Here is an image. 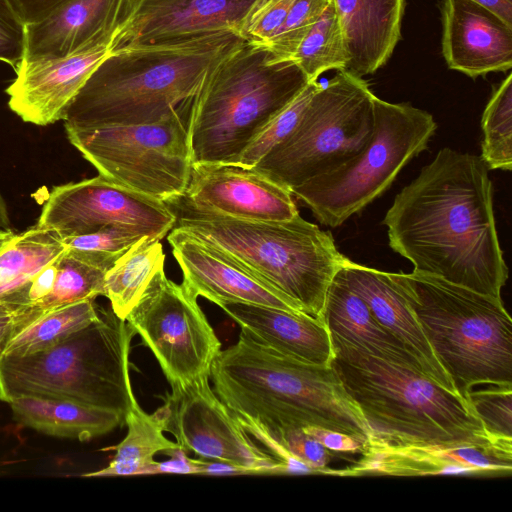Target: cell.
I'll list each match as a JSON object with an SVG mask.
<instances>
[{"label": "cell", "mask_w": 512, "mask_h": 512, "mask_svg": "<svg viewBox=\"0 0 512 512\" xmlns=\"http://www.w3.org/2000/svg\"><path fill=\"white\" fill-rule=\"evenodd\" d=\"M332 0H293L286 19L275 36L263 47L274 61L290 60L299 44Z\"/></svg>", "instance_id": "cell-35"}, {"label": "cell", "mask_w": 512, "mask_h": 512, "mask_svg": "<svg viewBox=\"0 0 512 512\" xmlns=\"http://www.w3.org/2000/svg\"><path fill=\"white\" fill-rule=\"evenodd\" d=\"M496 14L512 27V0H471Z\"/></svg>", "instance_id": "cell-47"}, {"label": "cell", "mask_w": 512, "mask_h": 512, "mask_svg": "<svg viewBox=\"0 0 512 512\" xmlns=\"http://www.w3.org/2000/svg\"><path fill=\"white\" fill-rule=\"evenodd\" d=\"M167 240L182 270V283L197 298L202 296L214 304L244 302L302 312L285 295L194 234L173 227Z\"/></svg>", "instance_id": "cell-19"}, {"label": "cell", "mask_w": 512, "mask_h": 512, "mask_svg": "<svg viewBox=\"0 0 512 512\" xmlns=\"http://www.w3.org/2000/svg\"><path fill=\"white\" fill-rule=\"evenodd\" d=\"M146 237L149 236L136 230L119 226H107L90 233L63 240L69 248L122 255L130 247Z\"/></svg>", "instance_id": "cell-38"}, {"label": "cell", "mask_w": 512, "mask_h": 512, "mask_svg": "<svg viewBox=\"0 0 512 512\" xmlns=\"http://www.w3.org/2000/svg\"><path fill=\"white\" fill-rule=\"evenodd\" d=\"M201 475H255L246 467L222 461L197 459Z\"/></svg>", "instance_id": "cell-46"}, {"label": "cell", "mask_w": 512, "mask_h": 512, "mask_svg": "<svg viewBox=\"0 0 512 512\" xmlns=\"http://www.w3.org/2000/svg\"><path fill=\"white\" fill-rule=\"evenodd\" d=\"M309 83L293 60L274 61L265 47L245 42L213 66L184 102L192 164L236 165L252 139Z\"/></svg>", "instance_id": "cell-6"}, {"label": "cell", "mask_w": 512, "mask_h": 512, "mask_svg": "<svg viewBox=\"0 0 512 512\" xmlns=\"http://www.w3.org/2000/svg\"><path fill=\"white\" fill-rule=\"evenodd\" d=\"M185 452L181 447L165 452L164 454L170 456V458L163 462L157 461L149 474H199L197 459L188 457Z\"/></svg>", "instance_id": "cell-44"}, {"label": "cell", "mask_w": 512, "mask_h": 512, "mask_svg": "<svg viewBox=\"0 0 512 512\" xmlns=\"http://www.w3.org/2000/svg\"><path fill=\"white\" fill-rule=\"evenodd\" d=\"M434 117L410 103L374 97V129L364 149L339 168L293 188L323 225L338 227L380 197L427 145Z\"/></svg>", "instance_id": "cell-9"}, {"label": "cell", "mask_w": 512, "mask_h": 512, "mask_svg": "<svg viewBox=\"0 0 512 512\" xmlns=\"http://www.w3.org/2000/svg\"><path fill=\"white\" fill-rule=\"evenodd\" d=\"M214 391L232 414L274 429L313 426L363 442L374 431L330 365L306 363L240 332L210 371Z\"/></svg>", "instance_id": "cell-3"}, {"label": "cell", "mask_w": 512, "mask_h": 512, "mask_svg": "<svg viewBox=\"0 0 512 512\" xmlns=\"http://www.w3.org/2000/svg\"><path fill=\"white\" fill-rule=\"evenodd\" d=\"M481 158L489 170L512 167V74L493 91L481 119Z\"/></svg>", "instance_id": "cell-33"}, {"label": "cell", "mask_w": 512, "mask_h": 512, "mask_svg": "<svg viewBox=\"0 0 512 512\" xmlns=\"http://www.w3.org/2000/svg\"><path fill=\"white\" fill-rule=\"evenodd\" d=\"M343 32L345 71L373 74L391 57L401 37L405 0H332Z\"/></svg>", "instance_id": "cell-24"}, {"label": "cell", "mask_w": 512, "mask_h": 512, "mask_svg": "<svg viewBox=\"0 0 512 512\" xmlns=\"http://www.w3.org/2000/svg\"><path fill=\"white\" fill-rule=\"evenodd\" d=\"M65 249L57 232L38 225L15 234L0 251V301L30 305L32 280Z\"/></svg>", "instance_id": "cell-27"}, {"label": "cell", "mask_w": 512, "mask_h": 512, "mask_svg": "<svg viewBox=\"0 0 512 512\" xmlns=\"http://www.w3.org/2000/svg\"><path fill=\"white\" fill-rule=\"evenodd\" d=\"M175 221L176 216L166 202L99 174L54 187L37 225L57 232L63 239L119 226L161 240L174 227Z\"/></svg>", "instance_id": "cell-14"}, {"label": "cell", "mask_w": 512, "mask_h": 512, "mask_svg": "<svg viewBox=\"0 0 512 512\" xmlns=\"http://www.w3.org/2000/svg\"><path fill=\"white\" fill-rule=\"evenodd\" d=\"M293 60L309 82L327 70H344L348 55L333 1L299 44Z\"/></svg>", "instance_id": "cell-32"}, {"label": "cell", "mask_w": 512, "mask_h": 512, "mask_svg": "<svg viewBox=\"0 0 512 512\" xmlns=\"http://www.w3.org/2000/svg\"><path fill=\"white\" fill-rule=\"evenodd\" d=\"M255 421L292 457L309 466L315 473L328 474L327 464L337 456L344 454L325 448L302 429H274Z\"/></svg>", "instance_id": "cell-37"}, {"label": "cell", "mask_w": 512, "mask_h": 512, "mask_svg": "<svg viewBox=\"0 0 512 512\" xmlns=\"http://www.w3.org/2000/svg\"><path fill=\"white\" fill-rule=\"evenodd\" d=\"M442 52L450 69L476 78L512 66V27L471 0H443Z\"/></svg>", "instance_id": "cell-20"}, {"label": "cell", "mask_w": 512, "mask_h": 512, "mask_svg": "<svg viewBox=\"0 0 512 512\" xmlns=\"http://www.w3.org/2000/svg\"><path fill=\"white\" fill-rule=\"evenodd\" d=\"M321 320L332 340L424 372L406 346L375 319L366 303L336 275L327 289Z\"/></svg>", "instance_id": "cell-25"}, {"label": "cell", "mask_w": 512, "mask_h": 512, "mask_svg": "<svg viewBox=\"0 0 512 512\" xmlns=\"http://www.w3.org/2000/svg\"><path fill=\"white\" fill-rule=\"evenodd\" d=\"M43 312L32 305L0 301V356L8 340Z\"/></svg>", "instance_id": "cell-41"}, {"label": "cell", "mask_w": 512, "mask_h": 512, "mask_svg": "<svg viewBox=\"0 0 512 512\" xmlns=\"http://www.w3.org/2000/svg\"><path fill=\"white\" fill-rule=\"evenodd\" d=\"M128 431L117 445L104 450H114L110 463L82 477H107L149 474L156 464L154 456L180 447L164 435L161 421L155 413H146L137 403L125 418Z\"/></svg>", "instance_id": "cell-29"}, {"label": "cell", "mask_w": 512, "mask_h": 512, "mask_svg": "<svg viewBox=\"0 0 512 512\" xmlns=\"http://www.w3.org/2000/svg\"><path fill=\"white\" fill-rule=\"evenodd\" d=\"M330 366L374 433L386 439L430 445H492L468 401L424 372L332 340Z\"/></svg>", "instance_id": "cell-4"}, {"label": "cell", "mask_w": 512, "mask_h": 512, "mask_svg": "<svg viewBox=\"0 0 512 512\" xmlns=\"http://www.w3.org/2000/svg\"><path fill=\"white\" fill-rule=\"evenodd\" d=\"M361 459L340 476L477 474L505 476L512 471V442L492 445H430L396 442L374 433L361 450Z\"/></svg>", "instance_id": "cell-16"}, {"label": "cell", "mask_w": 512, "mask_h": 512, "mask_svg": "<svg viewBox=\"0 0 512 512\" xmlns=\"http://www.w3.org/2000/svg\"><path fill=\"white\" fill-rule=\"evenodd\" d=\"M135 331L100 308L98 317L57 344L24 356H0V400L25 395L69 399L114 411L125 421L138 403L129 374Z\"/></svg>", "instance_id": "cell-8"}, {"label": "cell", "mask_w": 512, "mask_h": 512, "mask_svg": "<svg viewBox=\"0 0 512 512\" xmlns=\"http://www.w3.org/2000/svg\"><path fill=\"white\" fill-rule=\"evenodd\" d=\"M26 50V24L10 0H0V61L14 70L21 64Z\"/></svg>", "instance_id": "cell-39"}, {"label": "cell", "mask_w": 512, "mask_h": 512, "mask_svg": "<svg viewBox=\"0 0 512 512\" xmlns=\"http://www.w3.org/2000/svg\"><path fill=\"white\" fill-rule=\"evenodd\" d=\"M70 143L100 175L154 199L184 196L192 169L182 109L149 124L66 129Z\"/></svg>", "instance_id": "cell-11"}, {"label": "cell", "mask_w": 512, "mask_h": 512, "mask_svg": "<svg viewBox=\"0 0 512 512\" xmlns=\"http://www.w3.org/2000/svg\"><path fill=\"white\" fill-rule=\"evenodd\" d=\"M216 305L258 343L306 363L330 365L333 347L322 320L303 312L244 302Z\"/></svg>", "instance_id": "cell-23"}, {"label": "cell", "mask_w": 512, "mask_h": 512, "mask_svg": "<svg viewBox=\"0 0 512 512\" xmlns=\"http://www.w3.org/2000/svg\"><path fill=\"white\" fill-rule=\"evenodd\" d=\"M465 399L492 438L512 440V386L486 385Z\"/></svg>", "instance_id": "cell-36"}, {"label": "cell", "mask_w": 512, "mask_h": 512, "mask_svg": "<svg viewBox=\"0 0 512 512\" xmlns=\"http://www.w3.org/2000/svg\"><path fill=\"white\" fill-rule=\"evenodd\" d=\"M210 375L171 387L154 413L164 432L185 451L228 462L259 474H285L276 459L259 447L211 388Z\"/></svg>", "instance_id": "cell-13"}, {"label": "cell", "mask_w": 512, "mask_h": 512, "mask_svg": "<svg viewBox=\"0 0 512 512\" xmlns=\"http://www.w3.org/2000/svg\"><path fill=\"white\" fill-rule=\"evenodd\" d=\"M130 0H68L46 18L26 25L22 61L55 59L113 39Z\"/></svg>", "instance_id": "cell-21"}, {"label": "cell", "mask_w": 512, "mask_h": 512, "mask_svg": "<svg viewBox=\"0 0 512 512\" xmlns=\"http://www.w3.org/2000/svg\"><path fill=\"white\" fill-rule=\"evenodd\" d=\"M99 311L94 300L46 310L8 340L1 356H24L45 350L93 322Z\"/></svg>", "instance_id": "cell-31"}, {"label": "cell", "mask_w": 512, "mask_h": 512, "mask_svg": "<svg viewBox=\"0 0 512 512\" xmlns=\"http://www.w3.org/2000/svg\"><path fill=\"white\" fill-rule=\"evenodd\" d=\"M265 0H130L112 39L122 48L186 42L217 33L242 36L252 14Z\"/></svg>", "instance_id": "cell-15"}, {"label": "cell", "mask_w": 512, "mask_h": 512, "mask_svg": "<svg viewBox=\"0 0 512 512\" xmlns=\"http://www.w3.org/2000/svg\"><path fill=\"white\" fill-rule=\"evenodd\" d=\"M293 0H265L252 14L242 33L253 45L264 46L283 25Z\"/></svg>", "instance_id": "cell-40"}, {"label": "cell", "mask_w": 512, "mask_h": 512, "mask_svg": "<svg viewBox=\"0 0 512 512\" xmlns=\"http://www.w3.org/2000/svg\"><path fill=\"white\" fill-rule=\"evenodd\" d=\"M14 235V232L0 234V251L9 243Z\"/></svg>", "instance_id": "cell-49"}, {"label": "cell", "mask_w": 512, "mask_h": 512, "mask_svg": "<svg viewBox=\"0 0 512 512\" xmlns=\"http://www.w3.org/2000/svg\"><path fill=\"white\" fill-rule=\"evenodd\" d=\"M374 97L362 77L338 71L313 94L294 130L252 169L291 192L339 168L372 136Z\"/></svg>", "instance_id": "cell-10"}, {"label": "cell", "mask_w": 512, "mask_h": 512, "mask_svg": "<svg viewBox=\"0 0 512 512\" xmlns=\"http://www.w3.org/2000/svg\"><path fill=\"white\" fill-rule=\"evenodd\" d=\"M8 404L18 423L54 437L86 441L125 423L114 411L69 399L25 394Z\"/></svg>", "instance_id": "cell-26"}, {"label": "cell", "mask_w": 512, "mask_h": 512, "mask_svg": "<svg viewBox=\"0 0 512 512\" xmlns=\"http://www.w3.org/2000/svg\"><path fill=\"white\" fill-rule=\"evenodd\" d=\"M320 86L321 83L317 81L310 82L289 105L273 117L252 139L241 153L235 166L252 168L275 146L280 144L294 130L311 97Z\"/></svg>", "instance_id": "cell-34"}, {"label": "cell", "mask_w": 512, "mask_h": 512, "mask_svg": "<svg viewBox=\"0 0 512 512\" xmlns=\"http://www.w3.org/2000/svg\"><path fill=\"white\" fill-rule=\"evenodd\" d=\"M292 193L252 168L192 164L183 200L196 210L252 221H283L299 214Z\"/></svg>", "instance_id": "cell-17"}, {"label": "cell", "mask_w": 512, "mask_h": 512, "mask_svg": "<svg viewBox=\"0 0 512 512\" xmlns=\"http://www.w3.org/2000/svg\"><path fill=\"white\" fill-rule=\"evenodd\" d=\"M111 43L104 40L60 58L22 61L6 89L10 109L39 126L62 120L90 74L111 53Z\"/></svg>", "instance_id": "cell-18"}, {"label": "cell", "mask_w": 512, "mask_h": 512, "mask_svg": "<svg viewBox=\"0 0 512 512\" xmlns=\"http://www.w3.org/2000/svg\"><path fill=\"white\" fill-rule=\"evenodd\" d=\"M23 22L33 24L41 21L68 0H10Z\"/></svg>", "instance_id": "cell-43"}, {"label": "cell", "mask_w": 512, "mask_h": 512, "mask_svg": "<svg viewBox=\"0 0 512 512\" xmlns=\"http://www.w3.org/2000/svg\"><path fill=\"white\" fill-rule=\"evenodd\" d=\"M120 256L66 246L65 251L57 259L56 278L51 293L35 307L46 311L104 296L106 273Z\"/></svg>", "instance_id": "cell-30"}, {"label": "cell", "mask_w": 512, "mask_h": 512, "mask_svg": "<svg viewBox=\"0 0 512 512\" xmlns=\"http://www.w3.org/2000/svg\"><path fill=\"white\" fill-rule=\"evenodd\" d=\"M388 276L464 398L476 385L512 386V319L501 298L414 271Z\"/></svg>", "instance_id": "cell-7"}, {"label": "cell", "mask_w": 512, "mask_h": 512, "mask_svg": "<svg viewBox=\"0 0 512 512\" xmlns=\"http://www.w3.org/2000/svg\"><path fill=\"white\" fill-rule=\"evenodd\" d=\"M13 232L11 230L8 209L3 197L0 194V234Z\"/></svg>", "instance_id": "cell-48"}, {"label": "cell", "mask_w": 512, "mask_h": 512, "mask_svg": "<svg viewBox=\"0 0 512 512\" xmlns=\"http://www.w3.org/2000/svg\"><path fill=\"white\" fill-rule=\"evenodd\" d=\"M174 227L203 239L321 320L327 289L347 261L330 231L300 214L283 221H252L196 210L182 197L166 202Z\"/></svg>", "instance_id": "cell-5"}, {"label": "cell", "mask_w": 512, "mask_h": 512, "mask_svg": "<svg viewBox=\"0 0 512 512\" xmlns=\"http://www.w3.org/2000/svg\"><path fill=\"white\" fill-rule=\"evenodd\" d=\"M336 276L366 303L375 319L406 346L431 379L446 390L460 394L406 301L393 286L388 272L347 259Z\"/></svg>", "instance_id": "cell-22"}, {"label": "cell", "mask_w": 512, "mask_h": 512, "mask_svg": "<svg viewBox=\"0 0 512 512\" xmlns=\"http://www.w3.org/2000/svg\"><path fill=\"white\" fill-rule=\"evenodd\" d=\"M245 42L225 32L111 52L69 104L65 130L157 122L191 98L207 72Z\"/></svg>", "instance_id": "cell-2"}, {"label": "cell", "mask_w": 512, "mask_h": 512, "mask_svg": "<svg viewBox=\"0 0 512 512\" xmlns=\"http://www.w3.org/2000/svg\"><path fill=\"white\" fill-rule=\"evenodd\" d=\"M306 434L320 442L325 448L338 453H360L364 442L356 437L320 427H305Z\"/></svg>", "instance_id": "cell-42"}, {"label": "cell", "mask_w": 512, "mask_h": 512, "mask_svg": "<svg viewBox=\"0 0 512 512\" xmlns=\"http://www.w3.org/2000/svg\"><path fill=\"white\" fill-rule=\"evenodd\" d=\"M57 259L45 266L32 280L28 292L30 305L35 306L51 293L56 278Z\"/></svg>", "instance_id": "cell-45"}, {"label": "cell", "mask_w": 512, "mask_h": 512, "mask_svg": "<svg viewBox=\"0 0 512 512\" xmlns=\"http://www.w3.org/2000/svg\"><path fill=\"white\" fill-rule=\"evenodd\" d=\"M383 224L413 271L501 298L508 267L480 156L445 147L394 198Z\"/></svg>", "instance_id": "cell-1"}, {"label": "cell", "mask_w": 512, "mask_h": 512, "mask_svg": "<svg viewBox=\"0 0 512 512\" xmlns=\"http://www.w3.org/2000/svg\"><path fill=\"white\" fill-rule=\"evenodd\" d=\"M164 264L162 244L151 237L143 238L117 259L104 280V296L116 316L126 320Z\"/></svg>", "instance_id": "cell-28"}, {"label": "cell", "mask_w": 512, "mask_h": 512, "mask_svg": "<svg viewBox=\"0 0 512 512\" xmlns=\"http://www.w3.org/2000/svg\"><path fill=\"white\" fill-rule=\"evenodd\" d=\"M151 350L170 386L184 385L202 375L221 351L197 297L160 271L126 318Z\"/></svg>", "instance_id": "cell-12"}]
</instances>
